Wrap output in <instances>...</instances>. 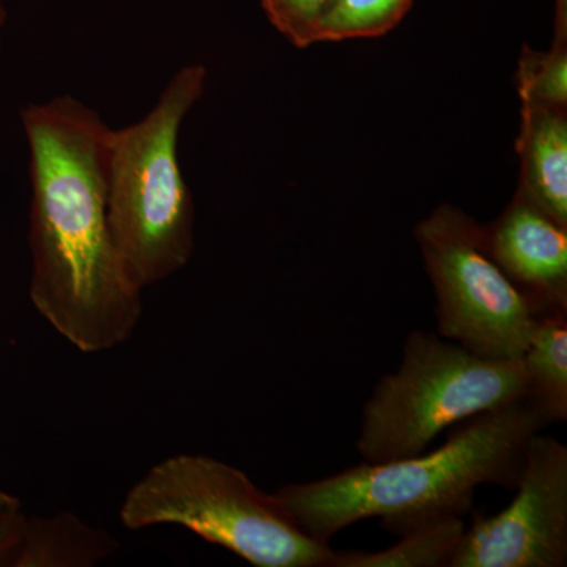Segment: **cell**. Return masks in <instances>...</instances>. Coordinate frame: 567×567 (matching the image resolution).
<instances>
[{
	"label": "cell",
	"instance_id": "5b68a950",
	"mask_svg": "<svg viewBox=\"0 0 567 567\" xmlns=\"http://www.w3.org/2000/svg\"><path fill=\"white\" fill-rule=\"evenodd\" d=\"M522 360H491L432 331L406 334L399 368L380 377L363 406V462L401 461L429 450L451 425L527 401Z\"/></svg>",
	"mask_w": 567,
	"mask_h": 567
},
{
	"label": "cell",
	"instance_id": "ba28073f",
	"mask_svg": "<svg viewBox=\"0 0 567 567\" xmlns=\"http://www.w3.org/2000/svg\"><path fill=\"white\" fill-rule=\"evenodd\" d=\"M499 267L544 316L567 312V227L516 193L484 226Z\"/></svg>",
	"mask_w": 567,
	"mask_h": 567
},
{
	"label": "cell",
	"instance_id": "7c38bea8",
	"mask_svg": "<svg viewBox=\"0 0 567 567\" xmlns=\"http://www.w3.org/2000/svg\"><path fill=\"white\" fill-rule=\"evenodd\" d=\"M464 532V518H443L405 533L385 550H333L328 567H450Z\"/></svg>",
	"mask_w": 567,
	"mask_h": 567
},
{
	"label": "cell",
	"instance_id": "9a60e30c",
	"mask_svg": "<svg viewBox=\"0 0 567 567\" xmlns=\"http://www.w3.org/2000/svg\"><path fill=\"white\" fill-rule=\"evenodd\" d=\"M333 0H260L268 21L297 48L319 43V29Z\"/></svg>",
	"mask_w": 567,
	"mask_h": 567
},
{
	"label": "cell",
	"instance_id": "3957f363",
	"mask_svg": "<svg viewBox=\"0 0 567 567\" xmlns=\"http://www.w3.org/2000/svg\"><path fill=\"white\" fill-rule=\"evenodd\" d=\"M205 84L204 65L183 66L144 118L111 128L107 216L126 275L141 290L182 271L196 248V210L178 162V140Z\"/></svg>",
	"mask_w": 567,
	"mask_h": 567
},
{
	"label": "cell",
	"instance_id": "4fadbf2b",
	"mask_svg": "<svg viewBox=\"0 0 567 567\" xmlns=\"http://www.w3.org/2000/svg\"><path fill=\"white\" fill-rule=\"evenodd\" d=\"M413 0H333L319 29V41L377 39L393 31Z\"/></svg>",
	"mask_w": 567,
	"mask_h": 567
},
{
	"label": "cell",
	"instance_id": "6da1fadb",
	"mask_svg": "<svg viewBox=\"0 0 567 567\" xmlns=\"http://www.w3.org/2000/svg\"><path fill=\"white\" fill-rule=\"evenodd\" d=\"M21 122L32 186V305L81 352L117 349L141 322L144 290L126 275L107 216L111 128L66 95L28 104Z\"/></svg>",
	"mask_w": 567,
	"mask_h": 567
},
{
	"label": "cell",
	"instance_id": "d6986e66",
	"mask_svg": "<svg viewBox=\"0 0 567 567\" xmlns=\"http://www.w3.org/2000/svg\"><path fill=\"white\" fill-rule=\"evenodd\" d=\"M7 25V7L6 0H0V50H2L3 31Z\"/></svg>",
	"mask_w": 567,
	"mask_h": 567
},
{
	"label": "cell",
	"instance_id": "8992f818",
	"mask_svg": "<svg viewBox=\"0 0 567 567\" xmlns=\"http://www.w3.org/2000/svg\"><path fill=\"white\" fill-rule=\"evenodd\" d=\"M435 293L436 333L491 360H520L544 315L499 267L484 226L451 204L417 224Z\"/></svg>",
	"mask_w": 567,
	"mask_h": 567
},
{
	"label": "cell",
	"instance_id": "277c9868",
	"mask_svg": "<svg viewBox=\"0 0 567 567\" xmlns=\"http://www.w3.org/2000/svg\"><path fill=\"white\" fill-rule=\"evenodd\" d=\"M128 529L177 525L256 567H328L333 548L306 535L274 494L204 454L153 465L121 506Z\"/></svg>",
	"mask_w": 567,
	"mask_h": 567
},
{
	"label": "cell",
	"instance_id": "2e32d148",
	"mask_svg": "<svg viewBox=\"0 0 567 567\" xmlns=\"http://www.w3.org/2000/svg\"><path fill=\"white\" fill-rule=\"evenodd\" d=\"M25 517L21 506L0 511V567H13L24 535Z\"/></svg>",
	"mask_w": 567,
	"mask_h": 567
},
{
	"label": "cell",
	"instance_id": "5bb4252c",
	"mask_svg": "<svg viewBox=\"0 0 567 567\" xmlns=\"http://www.w3.org/2000/svg\"><path fill=\"white\" fill-rule=\"evenodd\" d=\"M516 81L522 100L567 110V35H555L548 52L524 47Z\"/></svg>",
	"mask_w": 567,
	"mask_h": 567
},
{
	"label": "cell",
	"instance_id": "9c48e42d",
	"mask_svg": "<svg viewBox=\"0 0 567 567\" xmlns=\"http://www.w3.org/2000/svg\"><path fill=\"white\" fill-rule=\"evenodd\" d=\"M517 192L567 227V110L522 100Z\"/></svg>",
	"mask_w": 567,
	"mask_h": 567
},
{
	"label": "cell",
	"instance_id": "8fae6325",
	"mask_svg": "<svg viewBox=\"0 0 567 567\" xmlns=\"http://www.w3.org/2000/svg\"><path fill=\"white\" fill-rule=\"evenodd\" d=\"M528 401L548 425L567 421V312L544 316L522 354Z\"/></svg>",
	"mask_w": 567,
	"mask_h": 567
},
{
	"label": "cell",
	"instance_id": "e0dca14e",
	"mask_svg": "<svg viewBox=\"0 0 567 567\" xmlns=\"http://www.w3.org/2000/svg\"><path fill=\"white\" fill-rule=\"evenodd\" d=\"M567 33V0H555V33Z\"/></svg>",
	"mask_w": 567,
	"mask_h": 567
},
{
	"label": "cell",
	"instance_id": "52a82bcc",
	"mask_svg": "<svg viewBox=\"0 0 567 567\" xmlns=\"http://www.w3.org/2000/svg\"><path fill=\"white\" fill-rule=\"evenodd\" d=\"M516 498L494 516L476 514L450 567L567 566V446L529 440Z\"/></svg>",
	"mask_w": 567,
	"mask_h": 567
},
{
	"label": "cell",
	"instance_id": "7a4b0ae2",
	"mask_svg": "<svg viewBox=\"0 0 567 567\" xmlns=\"http://www.w3.org/2000/svg\"><path fill=\"white\" fill-rule=\"evenodd\" d=\"M547 425L527 399L470 417L436 450L401 461L361 462L322 480L287 484L274 495L306 535L327 546L342 529L371 517L402 536L464 517L486 484L516 491L529 440Z\"/></svg>",
	"mask_w": 567,
	"mask_h": 567
},
{
	"label": "cell",
	"instance_id": "30bf717a",
	"mask_svg": "<svg viewBox=\"0 0 567 567\" xmlns=\"http://www.w3.org/2000/svg\"><path fill=\"white\" fill-rule=\"evenodd\" d=\"M117 550L110 532L62 511L54 516L25 517L13 567H93Z\"/></svg>",
	"mask_w": 567,
	"mask_h": 567
},
{
	"label": "cell",
	"instance_id": "ac0fdd59",
	"mask_svg": "<svg viewBox=\"0 0 567 567\" xmlns=\"http://www.w3.org/2000/svg\"><path fill=\"white\" fill-rule=\"evenodd\" d=\"M21 502L17 496L9 494V492L0 488V511L10 509V507H20Z\"/></svg>",
	"mask_w": 567,
	"mask_h": 567
}]
</instances>
